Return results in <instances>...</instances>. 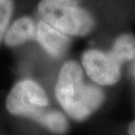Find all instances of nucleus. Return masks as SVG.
<instances>
[{"label":"nucleus","instance_id":"f257e3e1","mask_svg":"<svg viewBox=\"0 0 135 135\" xmlns=\"http://www.w3.org/2000/svg\"><path fill=\"white\" fill-rule=\"evenodd\" d=\"M11 115L28 118L56 135L69 130L67 118L62 112L49 108V99L43 87L32 79L20 80L11 88L5 100Z\"/></svg>","mask_w":135,"mask_h":135},{"label":"nucleus","instance_id":"0eeeda50","mask_svg":"<svg viewBox=\"0 0 135 135\" xmlns=\"http://www.w3.org/2000/svg\"><path fill=\"white\" fill-rule=\"evenodd\" d=\"M111 54L122 64L135 58V36L131 33L119 35L113 42Z\"/></svg>","mask_w":135,"mask_h":135},{"label":"nucleus","instance_id":"423d86ee","mask_svg":"<svg viewBox=\"0 0 135 135\" xmlns=\"http://www.w3.org/2000/svg\"><path fill=\"white\" fill-rule=\"evenodd\" d=\"M37 22L30 16H21L11 22L6 30L3 42L8 47H18L33 41L36 36Z\"/></svg>","mask_w":135,"mask_h":135},{"label":"nucleus","instance_id":"f03ea898","mask_svg":"<svg viewBox=\"0 0 135 135\" xmlns=\"http://www.w3.org/2000/svg\"><path fill=\"white\" fill-rule=\"evenodd\" d=\"M55 96L68 116L83 121L104 102V93L98 86L84 82L83 68L76 61H67L60 68L55 84Z\"/></svg>","mask_w":135,"mask_h":135},{"label":"nucleus","instance_id":"1a4fd4ad","mask_svg":"<svg viewBox=\"0 0 135 135\" xmlns=\"http://www.w3.org/2000/svg\"><path fill=\"white\" fill-rule=\"evenodd\" d=\"M128 135H135V120L132 121L128 126Z\"/></svg>","mask_w":135,"mask_h":135},{"label":"nucleus","instance_id":"20e7f679","mask_svg":"<svg viewBox=\"0 0 135 135\" xmlns=\"http://www.w3.org/2000/svg\"><path fill=\"white\" fill-rule=\"evenodd\" d=\"M82 67L93 82L102 86H111L121 77V63L111 52L98 49L86 50L81 58Z\"/></svg>","mask_w":135,"mask_h":135},{"label":"nucleus","instance_id":"39448f33","mask_svg":"<svg viewBox=\"0 0 135 135\" xmlns=\"http://www.w3.org/2000/svg\"><path fill=\"white\" fill-rule=\"evenodd\" d=\"M35 41L46 53L53 58L64 56L70 46L68 35L60 32L42 19L37 22Z\"/></svg>","mask_w":135,"mask_h":135},{"label":"nucleus","instance_id":"7ed1b4c3","mask_svg":"<svg viewBox=\"0 0 135 135\" xmlns=\"http://www.w3.org/2000/svg\"><path fill=\"white\" fill-rule=\"evenodd\" d=\"M40 19L68 36H86L95 27V19L76 0H40Z\"/></svg>","mask_w":135,"mask_h":135},{"label":"nucleus","instance_id":"6e6552de","mask_svg":"<svg viewBox=\"0 0 135 135\" xmlns=\"http://www.w3.org/2000/svg\"><path fill=\"white\" fill-rule=\"evenodd\" d=\"M15 0H0V45L14 13Z\"/></svg>","mask_w":135,"mask_h":135}]
</instances>
